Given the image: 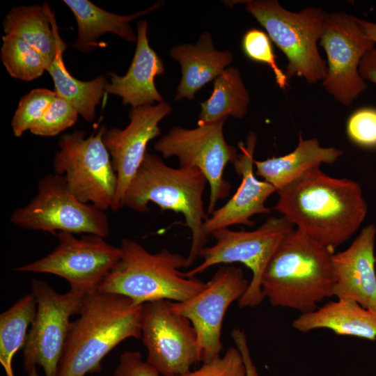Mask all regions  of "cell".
Returning a JSON list of instances; mask_svg holds the SVG:
<instances>
[{
    "instance_id": "1",
    "label": "cell",
    "mask_w": 376,
    "mask_h": 376,
    "mask_svg": "<svg viewBox=\"0 0 376 376\" xmlns=\"http://www.w3.org/2000/svg\"><path fill=\"white\" fill-rule=\"evenodd\" d=\"M274 209L318 244L333 252L348 240L366 218L368 206L360 185L311 169L276 191Z\"/></svg>"
},
{
    "instance_id": "2",
    "label": "cell",
    "mask_w": 376,
    "mask_h": 376,
    "mask_svg": "<svg viewBox=\"0 0 376 376\" xmlns=\"http://www.w3.org/2000/svg\"><path fill=\"white\" fill-rule=\"evenodd\" d=\"M143 305L97 290L84 296L79 318L71 322L57 376L100 373L102 361L122 341L141 338Z\"/></svg>"
},
{
    "instance_id": "3",
    "label": "cell",
    "mask_w": 376,
    "mask_h": 376,
    "mask_svg": "<svg viewBox=\"0 0 376 376\" xmlns=\"http://www.w3.org/2000/svg\"><path fill=\"white\" fill-rule=\"evenodd\" d=\"M300 230L292 229L281 240L262 277L261 290L274 306L312 312L333 296L332 256Z\"/></svg>"
},
{
    "instance_id": "4",
    "label": "cell",
    "mask_w": 376,
    "mask_h": 376,
    "mask_svg": "<svg viewBox=\"0 0 376 376\" xmlns=\"http://www.w3.org/2000/svg\"><path fill=\"white\" fill-rule=\"evenodd\" d=\"M207 182L198 168H172L158 156L146 152L124 198V206L136 212H148V203L152 202L162 210L182 214L191 233L186 267L201 257L208 241L209 235L204 228L207 217L203 201Z\"/></svg>"
},
{
    "instance_id": "5",
    "label": "cell",
    "mask_w": 376,
    "mask_h": 376,
    "mask_svg": "<svg viewBox=\"0 0 376 376\" xmlns=\"http://www.w3.org/2000/svg\"><path fill=\"white\" fill-rule=\"evenodd\" d=\"M121 256L97 290L130 299L134 305L158 300L184 301L203 290L207 283L187 277V258L167 249L152 253L139 242L124 239Z\"/></svg>"
},
{
    "instance_id": "6",
    "label": "cell",
    "mask_w": 376,
    "mask_h": 376,
    "mask_svg": "<svg viewBox=\"0 0 376 376\" xmlns=\"http://www.w3.org/2000/svg\"><path fill=\"white\" fill-rule=\"evenodd\" d=\"M245 10L265 28L271 40L285 55L288 79L303 77L308 83L323 81L325 61L317 42L320 39L327 13L309 7L298 13L285 9L275 0L242 1Z\"/></svg>"
},
{
    "instance_id": "7",
    "label": "cell",
    "mask_w": 376,
    "mask_h": 376,
    "mask_svg": "<svg viewBox=\"0 0 376 376\" xmlns=\"http://www.w3.org/2000/svg\"><path fill=\"white\" fill-rule=\"evenodd\" d=\"M106 130L102 125L86 138L81 130L63 135L53 163L56 174L64 177L79 201L104 211L111 209L118 183L111 155L103 142Z\"/></svg>"
},
{
    "instance_id": "8",
    "label": "cell",
    "mask_w": 376,
    "mask_h": 376,
    "mask_svg": "<svg viewBox=\"0 0 376 376\" xmlns=\"http://www.w3.org/2000/svg\"><path fill=\"white\" fill-rule=\"evenodd\" d=\"M292 226L284 217H272L252 231H235L228 228L217 230L211 234L216 243L205 247L201 253L203 262L184 274L194 277L213 265L241 263L251 269L252 278L238 305L240 308L256 307L264 300L261 290L264 271L279 244Z\"/></svg>"
},
{
    "instance_id": "9",
    "label": "cell",
    "mask_w": 376,
    "mask_h": 376,
    "mask_svg": "<svg viewBox=\"0 0 376 376\" xmlns=\"http://www.w3.org/2000/svg\"><path fill=\"white\" fill-rule=\"evenodd\" d=\"M10 221L18 227L57 235L60 232L106 237L110 231L104 210L79 201L63 175L49 174L39 181L38 194L26 205L13 210Z\"/></svg>"
},
{
    "instance_id": "10",
    "label": "cell",
    "mask_w": 376,
    "mask_h": 376,
    "mask_svg": "<svg viewBox=\"0 0 376 376\" xmlns=\"http://www.w3.org/2000/svg\"><path fill=\"white\" fill-rule=\"evenodd\" d=\"M31 286L37 310L23 347L24 368L28 373L39 365L45 376H57L70 318L79 313L86 294L72 288L58 293L45 281L36 279Z\"/></svg>"
},
{
    "instance_id": "11",
    "label": "cell",
    "mask_w": 376,
    "mask_h": 376,
    "mask_svg": "<svg viewBox=\"0 0 376 376\" xmlns=\"http://www.w3.org/2000/svg\"><path fill=\"white\" fill-rule=\"evenodd\" d=\"M226 120L198 125L194 129L173 127L154 146L165 158L177 157L180 167L198 168L204 174L210 189L207 215L216 210L219 200L228 196L231 185L224 178V171L239 155L237 149L225 140L223 128Z\"/></svg>"
},
{
    "instance_id": "12",
    "label": "cell",
    "mask_w": 376,
    "mask_h": 376,
    "mask_svg": "<svg viewBox=\"0 0 376 376\" xmlns=\"http://www.w3.org/2000/svg\"><path fill=\"white\" fill-rule=\"evenodd\" d=\"M58 244L45 257L17 267L19 272L52 274L65 279L70 288L88 294L97 290L116 266L121 256V249L96 235L60 232Z\"/></svg>"
},
{
    "instance_id": "13",
    "label": "cell",
    "mask_w": 376,
    "mask_h": 376,
    "mask_svg": "<svg viewBox=\"0 0 376 376\" xmlns=\"http://www.w3.org/2000/svg\"><path fill=\"white\" fill-rule=\"evenodd\" d=\"M141 338L146 361L162 376H180L199 361L196 331L191 321L173 311L168 300L143 304Z\"/></svg>"
},
{
    "instance_id": "14",
    "label": "cell",
    "mask_w": 376,
    "mask_h": 376,
    "mask_svg": "<svg viewBox=\"0 0 376 376\" xmlns=\"http://www.w3.org/2000/svg\"><path fill=\"white\" fill-rule=\"evenodd\" d=\"M320 43L328 61L322 85L338 102L350 105L367 88L359 67L375 43L364 33L357 17L343 13H327Z\"/></svg>"
},
{
    "instance_id": "15",
    "label": "cell",
    "mask_w": 376,
    "mask_h": 376,
    "mask_svg": "<svg viewBox=\"0 0 376 376\" xmlns=\"http://www.w3.org/2000/svg\"><path fill=\"white\" fill-rule=\"evenodd\" d=\"M206 287L184 301H171V309L188 318L198 337L199 361L221 357L223 320L230 305L246 292L249 282L240 267L221 266Z\"/></svg>"
},
{
    "instance_id": "16",
    "label": "cell",
    "mask_w": 376,
    "mask_h": 376,
    "mask_svg": "<svg viewBox=\"0 0 376 376\" xmlns=\"http://www.w3.org/2000/svg\"><path fill=\"white\" fill-rule=\"evenodd\" d=\"M171 111V106L164 101L132 108L129 113L130 123L125 128L112 127L104 132L103 142L118 178L113 211L124 206L127 187L145 157L147 145L160 134L159 123Z\"/></svg>"
},
{
    "instance_id": "17",
    "label": "cell",
    "mask_w": 376,
    "mask_h": 376,
    "mask_svg": "<svg viewBox=\"0 0 376 376\" xmlns=\"http://www.w3.org/2000/svg\"><path fill=\"white\" fill-rule=\"evenodd\" d=\"M376 227H364L345 251L334 253L333 296L376 312Z\"/></svg>"
},
{
    "instance_id": "18",
    "label": "cell",
    "mask_w": 376,
    "mask_h": 376,
    "mask_svg": "<svg viewBox=\"0 0 376 376\" xmlns=\"http://www.w3.org/2000/svg\"><path fill=\"white\" fill-rule=\"evenodd\" d=\"M257 135L250 132L246 145L240 141L241 153L234 162V168L242 181L233 197L219 209L215 210L205 221L204 228L210 235L214 231L235 224L253 226L251 217L255 214L269 213L265 205L268 197L276 189L269 182L259 180L253 173V154Z\"/></svg>"
},
{
    "instance_id": "19",
    "label": "cell",
    "mask_w": 376,
    "mask_h": 376,
    "mask_svg": "<svg viewBox=\"0 0 376 376\" xmlns=\"http://www.w3.org/2000/svg\"><path fill=\"white\" fill-rule=\"evenodd\" d=\"M148 26L146 20L138 22L136 46L131 65L123 76L109 73L111 81L105 88L106 93L120 96L123 104H130L132 108L163 101L155 78L163 75L165 68L162 59L150 46Z\"/></svg>"
},
{
    "instance_id": "20",
    "label": "cell",
    "mask_w": 376,
    "mask_h": 376,
    "mask_svg": "<svg viewBox=\"0 0 376 376\" xmlns=\"http://www.w3.org/2000/svg\"><path fill=\"white\" fill-rule=\"evenodd\" d=\"M170 56L180 63L182 72L175 101L194 99L198 91L214 80L233 61L229 50L215 49L209 32L203 33L195 45L183 44L172 47Z\"/></svg>"
},
{
    "instance_id": "21",
    "label": "cell",
    "mask_w": 376,
    "mask_h": 376,
    "mask_svg": "<svg viewBox=\"0 0 376 376\" xmlns=\"http://www.w3.org/2000/svg\"><path fill=\"white\" fill-rule=\"evenodd\" d=\"M292 326L302 333L325 329L339 336L376 340V312L347 299L330 301L312 312L301 313Z\"/></svg>"
},
{
    "instance_id": "22",
    "label": "cell",
    "mask_w": 376,
    "mask_h": 376,
    "mask_svg": "<svg viewBox=\"0 0 376 376\" xmlns=\"http://www.w3.org/2000/svg\"><path fill=\"white\" fill-rule=\"evenodd\" d=\"M3 25L6 35L22 38L41 54L47 70L58 52L67 47L47 3L15 7L6 15Z\"/></svg>"
},
{
    "instance_id": "23",
    "label": "cell",
    "mask_w": 376,
    "mask_h": 376,
    "mask_svg": "<svg viewBox=\"0 0 376 376\" xmlns=\"http://www.w3.org/2000/svg\"><path fill=\"white\" fill-rule=\"evenodd\" d=\"M63 2L72 12L77 24L78 36L72 46L83 52L91 51L99 37L106 33H115L131 42H136V36L130 22L162 5L157 2L136 13L120 15L107 12L88 0H64Z\"/></svg>"
},
{
    "instance_id": "24",
    "label": "cell",
    "mask_w": 376,
    "mask_h": 376,
    "mask_svg": "<svg viewBox=\"0 0 376 376\" xmlns=\"http://www.w3.org/2000/svg\"><path fill=\"white\" fill-rule=\"evenodd\" d=\"M342 154V150L336 148L321 147L315 138L304 139L300 132L298 145L292 152L264 161L254 160L253 163L256 175L277 191L322 163H334Z\"/></svg>"
},
{
    "instance_id": "25",
    "label": "cell",
    "mask_w": 376,
    "mask_h": 376,
    "mask_svg": "<svg viewBox=\"0 0 376 376\" xmlns=\"http://www.w3.org/2000/svg\"><path fill=\"white\" fill-rule=\"evenodd\" d=\"M249 102V92L239 70L228 68L214 80L210 97L201 103L198 125L216 123L228 116L242 118L247 112Z\"/></svg>"
},
{
    "instance_id": "26",
    "label": "cell",
    "mask_w": 376,
    "mask_h": 376,
    "mask_svg": "<svg viewBox=\"0 0 376 376\" xmlns=\"http://www.w3.org/2000/svg\"><path fill=\"white\" fill-rule=\"evenodd\" d=\"M65 49H61L47 68L54 84L56 94L70 103L84 119L92 122L95 118V108L109 81L103 75L84 81L75 78L67 70L63 59Z\"/></svg>"
},
{
    "instance_id": "27",
    "label": "cell",
    "mask_w": 376,
    "mask_h": 376,
    "mask_svg": "<svg viewBox=\"0 0 376 376\" xmlns=\"http://www.w3.org/2000/svg\"><path fill=\"white\" fill-rule=\"evenodd\" d=\"M37 305L32 292L23 295L0 315V363L6 376H15L13 359L24 347L27 329L36 313Z\"/></svg>"
},
{
    "instance_id": "28",
    "label": "cell",
    "mask_w": 376,
    "mask_h": 376,
    "mask_svg": "<svg viewBox=\"0 0 376 376\" xmlns=\"http://www.w3.org/2000/svg\"><path fill=\"white\" fill-rule=\"evenodd\" d=\"M2 42L1 58L12 77L30 81L47 70V64L41 54L22 38L5 34Z\"/></svg>"
},
{
    "instance_id": "29",
    "label": "cell",
    "mask_w": 376,
    "mask_h": 376,
    "mask_svg": "<svg viewBox=\"0 0 376 376\" xmlns=\"http://www.w3.org/2000/svg\"><path fill=\"white\" fill-rule=\"evenodd\" d=\"M54 91L47 88H35L23 96L11 121L15 136L20 137L43 116L56 97Z\"/></svg>"
},
{
    "instance_id": "30",
    "label": "cell",
    "mask_w": 376,
    "mask_h": 376,
    "mask_svg": "<svg viewBox=\"0 0 376 376\" xmlns=\"http://www.w3.org/2000/svg\"><path fill=\"white\" fill-rule=\"evenodd\" d=\"M242 47L249 58L267 65L274 72L276 84L281 88H286L288 79L276 62L271 39L266 33L258 29H249L242 37Z\"/></svg>"
},
{
    "instance_id": "31",
    "label": "cell",
    "mask_w": 376,
    "mask_h": 376,
    "mask_svg": "<svg viewBox=\"0 0 376 376\" xmlns=\"http://www.w3.org/2000/svg\"><path fill=\"white\" fill-rule=\"evenodd\" d=\"M78 115V111L70 103L56 95L43 116L30 132L37 136H55L72 127Z\"/></svg>"
},
{
    "instance_id": "32",
    "label": "cell",
    "mask_w": 376,
    "mask_h": 376,
    "mask_svg": "<svg viewBox=\"0 0 376 376\" xmlns=\"http://www.w3.org/2000/svg\"><path fill=\"white\" fill-rule=\"evenodd\" d=\"M180 376H246V371L240 352L236 347H230L224 356Z\"/></svg>"
},
{
    "instance_id": "33",
    "label": "cell",
    "mask_w": 376,
    "mask_h": 376,
    "mask_svg": "<svg viewBox=\"0 0 376 376\" xmlns=\"http://www.w3.org/2000/svg\"><path fill=\"white\" fill-rule=\"evenodd\" d=\"M349 139L358 146L376 147V109L361 108L348 118L346 126Z\"/></svg>"
},
{
    "instance_id": "34",
    "label": "cell",
    "mask_w": 376,
    "mask_h": 376,
    "mask_svg": "<svg viewBox=\"0 0 376 376\" xmlns=\"http://www.w3.org/2000/svg\"><path fill=\"white\" fill-rule=\"evenodd\" d=\"M113 376H162L146 361L142 359L140 352H124L119 358V363Z\"/></svg>"
},
{
    "instance_id": "35",
    "label": "cell",
    "mask_w": 376,
    "mask_h": 376,
    "mask_svg": "<svg viewBox=\"0 0 376 376\" xmlns=\"http://www.w3.org/2000/svg\"><path fill=\"white\" fill-rule=\"evenodd\" d=\"M231 337L235 347L240 352L246 367V376H259L256 367L251 359L246 334L243 330L234 328L231 331Z\"/></svg>"
},
{
    "instance_id": "36",
    "label": "cell",
    "mask_w": 376,
    "mask_h": 376,
    "mask_svg": "<svg viewBox=\"0 0 376 376\" xmlns=\"http://www.w3.org/2000/svg\"><path fill=\"white\" fill-rule=\"evenodd\" d=\"M359 72L364 80L376 84V48L363 56L359 64Z\"/></svg>"
},
{
    "instance_id": "37",
    "label": "cell",
    "mask_w": 376,
    "mask_h": 376,
    "mask_svg": "<svg viewBox=\"0 0 376 376\" xmlns=\"http://www.w3.org/2000/svg\"><path fill=\"white\" fill-rule=\"evenodd\" d=\"M357 22L367 36L376 43V23L359 18Z\"/></svg>"
},
{
    "instance_id": "38",
    "label": "cell",
    "mask_w": 376,
    "mask_h": 376,
    "mask_svg": "<svg viewBox=\"0 0 376 376\" xmlns=\"http://www.w3.org/2000/svg\"><path fill=\"white\" fill-rule=\"evenodd\" d=\"M27 376H39L36 370V367L33 368L28 373Z\"/></svg>"
}]
</instances>
